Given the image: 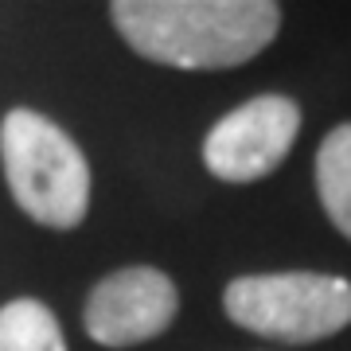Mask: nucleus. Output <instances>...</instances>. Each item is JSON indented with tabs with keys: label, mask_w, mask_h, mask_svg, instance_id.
Here are the masks:
<instances>
[{
	"label": "nucleus",
	"mask_w": 351,
	"mask_h": 351,
	"mask_svg": "<svg viewBox=\"0 0 351 351\" xmlns=\"http://www.w3.org/2000/svg\"><path fill=\"white\" fill-rule=\"evenodd\" d=\"M223 313L277 343H320L351 324V281L313 269L246 274L223 289Z\"/></svg>",
	"instance_id": "7ed1b4c3"
},
{
	"label": "nucleus",
	"mask_w": 351,
	"mask_h": 351,
	"mask_svg": "<svg viewBox=\"0 0 351 351\" xmlns=\"http://www.w3.org/2000/svg\"><path fill=\"white\" fill-rule=\"evenodd\" d=\"M180 313V289L156 265H125L90 289L82 324L101 348H137L164 336Z\"/></svg>",
	"instance_id": "39448f33"
},
{
	"label": "nucleus",
	"mask_w": 351,
	"mask_h": 351,
	"mask_svg": "<svg viewBox=\"0 0 351 351\" xmlns=\"http://www.w3.org/2000/svg\"><path fill=\"white\" fill-rule=\"evenodd\" d=\"M110 20L141 59L176 71H230L281 32L274 0H113Z\"/></svg>",
	"instance_id": "f257e3e1"
},
{
	"label": "nucleus",
	"mask_w": 351,
	"mask_h": 351,
	"mask_svg": "<svg viewBox=\"0 0 351 351\" xmlns=\"http://www.w3.org/2000/svg\"><path fill=\"white\" fill-rule=\"evenodd\" d=\"M0 164L16 207L47 230H75L90 211V160L47 113L16 106L0 121Z\"/></svg>",
	"instance_id": "f03ea898"
},
{
	"label": "nucleus",
	"mask_w": 351,
	"mask_h": 351,
	"mask_svg": "<svg viewBox=\"0 0 351 351\" xmlns=\"http://www.w3.org/2000/svg\"><path fill=\"white\" fill-rule=\"evenodd\" d=\"M0 351H66V339L47 304L20 297L0 304Z\"/></svg>",
	"instance_id": "0eeeda50"
},
{
	"label": "nucleus",
	"mask_w": 351,
	"mask_h": 351,
	"mask_svg": "<svg viewBox=\"0 0 351 351\" xmlns=\"http://www.w3.org/2000/svg\"><path fill=\"white\" fill-rule=\"evenodd\" d=\"M316 191L343 239H351V121L336 125L316 149Z\"/></svg>",
	"instance_id": "423d86ee"
},
{
	"label": "nucleus",
	"mask_w": 351,
	"mask_h": 351,
	"mask_svg": "<svg viewBox=\"0 0 351 351\" xmlns=\"http://www.w3.org/2000/svg\"><path fill=\"white\" fill-rule=\"evenodd\" d=\"M301 133V106L285 94H258L211 125L203 168L223 184H254L285 164Z\"/></svg>",
	"instance_id": "20e7f679"
}]
</instances>
